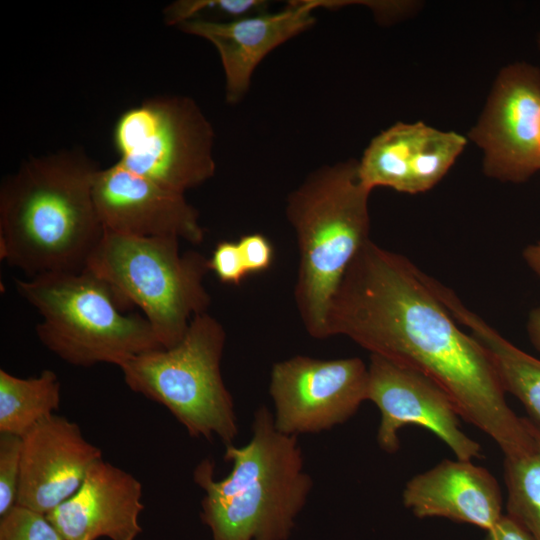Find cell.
<instances>
[{"label":"cell","instance_id":"cell-1","mask_svg":"<svg viewBox=\"0 0 540 540\" xmlns=\"http://www.w3.org/2000/svg\"><path fill=\"white\" fill-rule=\"evenodd\" d=\"M438 284L405 256L370 239L330 301L328 337L345 336L427 376L504 457L520 455L533 441L532 422L511 409L489 354L460 328Z\"/></svg>","mask_w":540,"mask_h":540},{"label":"cell","instance_id":"cell-2","mask_svg":"<svg viewBox=\"0 0 540 540\" xmlns=\"http://www.w3.org/2000/svg\"><path fill=\"white\" fill-rule=\"evenodd\" d=\"M100 168L83 149L31 157L0 187V258L27 277L80 272L104 234L93 199Z\"/></svg>","mask_w":540,"mask_h":540},{"label":"cell","instance_id":"cell-3","mask_svg":"<svg viewBox=\"0 0 540 540\" xmlns=\"http://www.w3.org/2000/svg\"><path fill=\"white\" fill-rule=\"evenodd\" d=\"M224 459L232 469L221 480L208 458L193 474L204 491L200 518L211 539L288 540L312 489L297 436L278 431L273 413L262 405L254 413L250 440L226 446Z\"/></svg>","mask_w":540,"mask_h":540},{"label":"cell","instance_id":"cell-4","mask_svg":"<svg viewBox=\"0 0 540 540\" xmlns=\"http://www.w3.org/2000/svg\"><path fill=\"white\" fill-rule=\"evenodd\" d=\"M358 162L324 165L293 190L286 217L296 234L298 271L294 299L307 333L328 338L330 301L348 266L370 240L368 200Z\"/></svg>","mask_w":540,"mask_h":540},{"label":"cell","instance_id":"cell-5","mask_svg":"<svg viewBox=\"0 0 540 540\" xmlns=\"http://www.w3.org/2000/svg\"><path fill=\"white\" fill-rule=\"evenodd\" d=\"M16 288L42 316L35 327L41 343L73 366L120 367L163 348L144 315L125 313L112 288L87 269L17 279Z\"/></svg>","mask_w":540,"mask_h":540},{"label":"cell","instance_id":"cell-6","mask_svg":"<svg viewBox=\"0 0 540 540\" xmlns=\"http://www.w3.org/2000/svg\"><path fill=\"white\" fill-rule=\"evenodd\" d=\"M176 237H137L104 230L85 269L106 282L128 309L137 306L161 346L184 337L191 320L207 312L208 258L180 251Z\"/></svg>","mask_w":540,"mask_h":540},{"label":"cell","instance_id":"cell-7","mask_svg":"<svg viewBox=\"0 0 540 540\" xmlns=\"http://www.w3.org/2000/svg\"><path fill=\"white\" fill-rule=\"evenodd\" d=\"M225 340L221 323L205 312L175 346L139 354L119 368L133 392L166 407L190 436L217 437L228 446L239 428L221 374Z\"/></svg>","mask_w":540,"mask_h":540},{"label":"cell","instance_id":"cell-8","mask_svg":"<svg viewBox=\"0 0 540 540\" xmlns=\"http://www.w3.org/2000/svg\"><path fill=\"white\" fill-rule=\"evenodd\" d=\"M117 161L129 171L185 194L213 177L214 131L186 96L149 98L116 121Z\"/></svg>","mask_w":540,"mask_h":540},{"label":"cell","instance_id":"cell-9","mask_svg":"<svg viewBox=\"0 0 540 540\" xmlns=\"http://www.w3.org/2000/svg\"><path fill=\"white\" fill-rule=\"evenodd\" d=\"M368 366L358 357L323 360L296 355L272 366L274 425L298 436L345 423L368 400Z\"/></svg>","mask_w":540,"mask_h":540},{"label":"cell","instance_id":"cell-10","mask_svg":"<svg viewBox=\"0 0 540 540\" xmlns=\"http://www.w3.org/2000/svg\"><path fill=\"white\" fill-rule=\"evenodd\" d=\"M540 69L526 62L503 68L469 133L484 153V172L520 183L540 170Z\"/></svg>","mask_w":540,"mask_h":540},{"label":"cell","instance_id":"cell-11","mask_svg":"<svg viewBox=\"0 0 540 540\" xmlns=\"http://www.w3.org/2000/svg\"><path fill=\"white\" fill-rule=\"evenodd\" d=\"M368 375V400L380 411L376 438L383 451L396 453L400 430L416 425L434 433L457 459L483 457L480 444L462 431L451 398L430 378L375 354L370 355Z\"/></svg>","mask_w":540,"mask_h":540},{"label":"cell","instance_id":"cell-12","mask_svg":"<svg viewBox=\"0 0 540 540\" xmlns=\"http://www.w3.org/2000/svg\"><path fill=\"white\" fill-rule=\"evenodd\" d=\"M93 199L104 230L137 237L204 240L199 212L185 198L120 163L99 169Z\"/></svg>","mask_w":540,"mask_h":540},{"label":"cell","instance_id":"cell-13","mask_svg":"<svg viewBox=\"0 0 540 540\" xmlns=\"http://www.w3.org/2000/svg\"><path fill=\"white\" fill-rule=\"evenodd\" d=\"M102 451L88 442L76 422L52 414L22 437L16 505L48 515L81 486Z\"/></svg>","mask_w":540,"mask_h":540},{"label":"cell","instance_id":"cell-14","mask_svg":"<svg viewBox=\"0 0 540 540\" xmlns=\"http://www.w3.org/2000/svg\"><path fill=\"white\" fill-rule=\"evenodd\" d=\"M316 0L291 1L278 12H265L231 22L194 19L177 27L211 42L225 73L226 101L236 104L247 93L258 64L275 48L315 23Z\"/></svg>","mask_w":540,"mask_h":540},{"label":"cell","instance_id":"cell-15","mask_svg":"<svg viewBox=\"0 0 540 540\" xmlns=\"http://www.w3.org/2000/svg\"><path fill=\"white\" fill-rule=\"evenodd\" d=\"M143 509L141 482L101 458L79 489L46 516L64 540H135Z\"/></svg>","mask_w":540,"mask_h":540},{"label":"cell","instance_id":"cell-16","mask_svg":"<svg viewBox=\"0 0 540 540\" xmlns=\"http://www.w3.org/2000/svg\"><path fill=\"white\" fill-rule=\"evenodd\" d=\"M403 504L417 518L442 517L490 530L504 515L500 486L485 468L468 460L444 459L413 476Z\"/></svg>","mask_w":540,"mask_h":540},{"label":"cell","instance_id":"cell-17","mask_svg":"<svg viewBox=\"0 0 540 540\" xmlns=\"http://www.w3.org/2000/svg\"><path fill=\"white\" fill-rule=\"evenodd\" d=\"M440 296L455 319L489 354L506 393L524 406L540 427V359L503 337L479 315L467 308L454 292L441 285Z\"/></svg>","mask_w":540,"mask_h":540},{"label":"cell","instance_id":"cell-18","mask_svg":"<svg viewBox=\"0 0 540 540\" xmlns=\"http://www.w3.org/2000/svg\"><path fill=\"white\" fill-rule=\"evenodd\" d=\"M428 125L396 123L373 138L358 162L362 184L370 191L388 187L413 194V174Z\"/></svg>","mask_w":540,"mask_h":540},{"label":"cell","instance_id":"cell-19","mask_svg":"<svg viewBox=\"0 0 540 540\" xmlns=\"http://www.w3.org/2000/svg\"><path fill=\"white\" fill-rule=\"evenodd\" d=\"M61 383L52 370L38 376L17 377L0 369V433L23 437L44 418L55 414Z\"/></svg>","mask_w":540,"mask_h":540},{"label":"cell","instance_id":"cell-20","mask_svg":"<svg viewBox=\"0 0 540 540\" xmlns=\"http://www.w3.org/2000/svg\"><path fill=\"white\" fill-rule=\"evenodd\" d=\"M533 425L530 448L521 455L504 457L503 468L506 515L533 540H540V427Z\"/></svg>","mask_w":540,"mask_h":540},{"label":"cell","instance_id":"cell-21","mask_svg":"<svg viewBox=\"0 0 540 540\" xmlns=\"http://www.w3.org/2000/svg\"><path fill=\"white\" fill-rule=\"evenodd\" d=\"M467 140L430 126L421 140L413 174V194L433 188L463 151Z\"/></svg>","mask_w":540,"mask_h":540},{"label":"cell","instance_id":"cell-22","mask_svg":"<svg viewBox=\"0 0 540 540\" xmlns=\"http://www.w3.org/2000/svg\"><path fill=\"white\" fill-rule=\"evenodd\" d=\"M269 4L263 0H179L163 11L168 25L200 19L214 22H231L268 12Z\"/></svg>","mask_w":540,"mask_h":540},{"label":"cell","instance_id":"cell-23","mask_svg":"<svg viewBox=\"0 0 540 540\" xmlns=\"http://www.w3.org/2000/svg\"><path fill=\"white\" fill-rule=\"evenodd\" d=\"M0 540H64L46 515L16 505L0 519Z\"/></svg>","mask_w":540,"mask_h":540},{"label":"cell","instance_id":"cell-24","mask_svg":"<svg viewBox=\"0 0 540 540\" xmlns=\"http://www.w3.org/2000/svg\"><path fill=\"white\" fill-rule=\"evenodd\" d=\"M22 437L0 433V516L17 503L21 473Z\"/></svg>","mask_w":540,"mask_h":540},{"label":"cell","instance_id":"cell-25","mask_svg":"<svg viewBox=\"0 0 540 540\" xmlns=\"http://www.w3.org/2000/svg\"><path fill=\"white\" fill-rule=\"evenodd\" d=\"M208 263L210 271L224 284L239 285L248 275L237 242L217 243Z\"/></svg>","mask_w":540,"mask_h":540},{"label":"cell","instance_id":"cell-26","mask_svg":"<svg viewBox=\"0 0 540 540\" xmlns=\"http://www.w3.org/2000/svg\"><path fill=\"white\" fill-rule=\"evenodd\" d=\"M237 243L248 274L265 271L271 266L273 247L263 234L243 235Z\"/></svg>","mask_w":540,"mask_h":540},{"label":"cell","instance_id":"cell-27","mask_svg":"<svg viewBox=\"0 0 540 540\" xmlns=\"http://www.w3.org/2000/svg\"><path fill=\"white\" fill-rule=\"evenodd\" d=\"M484 540H533L514 520L504 514L497 524L486 531Z\"/></svg>","mask_w":540,"mask_h":540},{"label":"cell","instance_id":"cell-28","mask_svg":"<svg viewBox=\"0 0 540 540\" xmlns=\"http://www.w3.org/2000/svg\"><path fill=\"white\" fill-rule=\"evenodd\" d=\"M527 332L533 346L540 352V307L534 308L527 321Z\"/></svg>","mask_w":540,"mask_h":540},{"label":"cell","instance_id":"cell-29","mask_svg":"<svg viewBox=\"0 0 540 540\" xmlns=\"http://www.w3.org/2000/svg\"><path fill=\"white\" fill-rule=\"evenodd\" d=\"M523 259L531 271L540 279V241L528 245L524 249Z\"/></svg>","mask_w":540,"mask_h":540},{"label":"cell","instance_id":"cell-30","mask_svg":"<svg viewBox=\"0 0 540 540\" xmlns=\"http://www.w3.org/2000/svg\"><path fill=\"white\" fill-rule=\"evenodd\" d=\"M539 145H540V133H539Z\"/></svg>","mask_w":540,"mask_h":540},{"label":"cell","instance_id":"cell-31","mask_svg":"<svg viewBox=\"0 0 540 540\" xmlns=\"http://www.w3.org/2000/svg\"><path fill=\"white\" fill-rule=\"evenodd\" d=\"M539 45H540V37H539Z\"/></svg>","mask_w":540,"mask_h":540}]
</instances>
